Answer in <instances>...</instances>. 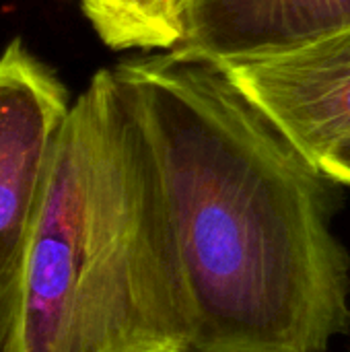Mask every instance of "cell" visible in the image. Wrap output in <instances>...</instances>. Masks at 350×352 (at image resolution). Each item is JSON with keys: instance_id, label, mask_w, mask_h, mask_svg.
<instances>
[{"instance_id": "cell-5", "label": "cell", "mask_w": 350, "mask_h": 352, "mask_svg": "<svg viewBox=\"0 0 350 352\" xmlns=\"http://www.w3.org/2000/svg\"><path fill=\"white\" fill-rule=\"evenodd\" d=\"M167 52L229 64L281 54L350 27V0H179Z\"/></svg>"}, {"instance_id": "cell-3", "label": "cell", "mask_w": 350, "mask_h": 352, "mask_svg": "<svg viewBox=\"0 0 350 352\" xmlns=\"http://www.w3.org/2000/svg\"><path fill=\"white\" fill-rule=\"evenodd\" d=\"M70 95L21 37L0 54V320L14 295Z\"/></svg>"}, {"instance_id": "cell-9", "label": "cell", "mask_w": 350, "mask_h": 352, "mask_svg": "<svg viewBox=\"0 0 350 352\" xmlns=\"http://www.w3.org/2000/svg\"><path fill=\"white\" fill-rule=\"evenodd\" d=\"M78 2H80V8L85 10V8H87V6H89V4H91L93 0H78Z\"/></svg>"}, {"instance_id": "cell-8", "label": "cell", "mask_w": 350, "mask_h": 352, "mask_svg": "<svg viewBox=\"0 0 350 352\" xmlns=\"http://www.w3.org/2000/svg\"><path fill=\"white\" fill-rule=\"evenodd\" d=\"M0 352H8V344H6V336L2 332V326H0Z\"/></svg>"}, {"instance_id": "cell-2", "label": "cell", "mask_w": 350, "mask_h": 352, "mask_svg": "<svg viewBox=\"0 0 350 352\" xmlns=\"http://www.w3.org/2000/svg\"><path fill=\"white\" fill-rule=\"evenodd\" d=\"M0 326L8 352H190L157 161L116 68L72 101Z\"/></svg>"}, {"instance_id": "cell-6", "label": "cell", "mask_w": 350, "mask_h": 352, "mask_svg": "<svg viewBox=\"0 0 350 352\" xmlns=\"http://www.w3.org/2000/svg\"><path fill=\"white\" fill-rule=\"evenodd\" d=\"M111 50H171L179 37L175 0H93L85 10Z\"/></svg>"}, {"instance_id": "cell-1", "label": "cell", "mask_w": 350, "mask_h": 352, "mask_svg": "<svg viewBox=\"0 0 350 352\" xmlns=\"http://www.w3.org/2000/svg\"><path fill=\"white\" fill-rule=\"evenodd\" d=\"M151 142L190 318V352H326L350 328L334 179L217 62L116 66Z\"/></svg>"}, {"instance_id": "cell-7", "label": "cell", "mask_w": 350, "mask_h": 352, "mask_svg": "<svg viewBox=\"0 0 350 352\" xmlns=\"http://www.w3.org/2000/svg\"><path fill=\"white\" fill-rule=\"evenodd\" d=\"M320 169L336 184L350 188V138L340 142L322 163Z\"/></svg>"}, {"instance_id": "cell-10", "label": "cell", "mask_w": 350, "mask_h": 352, "mask_svg": "<svg viewBox=\"0 0 350 352\" xmlns=\"http://www.w3.org/2000/svg\"><path fill=\"white\" fill-rule=\"evenodd\" d=\"M177 4H179V0H175V6H177Z\"/></svg>"}, {"instance_id": "cell-4", "label": "cell", "mask_w": 350, "mask_h": 352, "mask_svg": "<svg viewBox=\"0 0 350 352\" xmlns=\"http://www.w3.org/2000/svg\"><path fill=\"white\" fill-rule=\"evenodd\" d=\"M221 66L318 167L350 138V27L281 54Z\"/></svg>"}]
</instances>
